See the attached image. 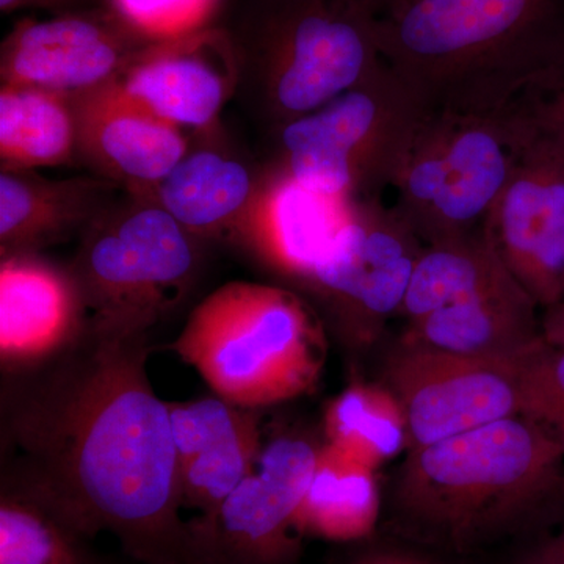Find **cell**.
I'll return each instance as SVG.
<instances>
[{
  "label": "cell",
  "instance_id": "22",
  "mask_svg": "<svg viewBox=\"0 0 564 564\" xmlns=\"http://www.w3.org/2000/svg\"><path fill=\"white\" fill-rule=\"evenodd\" d=\"M511 282L518 281L494 250L488 231L423 245L400 315L406 323L415 322Z\"/></svg>",
  "mask_w": 564,
  "mask_h": 564
},
{
  "label": "cell",
  "instance_id": "18",
  "mask_svg": "<svg viewBox=\"0 0 564 564\" xmlns=\"http://www.w3.org/2000/svg\"><path fill=\"white\" fill-rule=\"evenodd\" d=\"M196 135L195 144L150 198L202 242L236 243L261 195L265 163L234 150L220 121Z\"/></svg>",
  "mask_w": 564,
  "mask_h": 564
},
{
  "label": "cell",
  "instance_id": "9",
  "mask_svg": "<svg viewBox=\"0 0 564 564\" xmlns=\"http://www.w3.org/2000/svg\"><path fill=\"white\" fill-rule=\"evenodd\" d=\"M422 250V240L395 207L383 198L362 199L302 289L345 345L369 347L402 313Z\"/></svg>",
  "mask_w": 564,
  "mask_h": 564
},
{
  "label": "cell",
  "instance_id": "31",
  "mask_svg": "<svg viewBox=\"0 0 564 564\" xmlns=\"http://www.w3.org/2000/svg\"><path fill=\"white\" fill-rule=\"evenodd\" d=\"M541 334L545 344L564 348V299L545 310L541 318Z\"/></svg>",
  "mask_w": 564,
  "mask_h": 564
},
{
  "label": "cell",
  "instance_id": "4",
  "mask_svg": "<svg viewBox=\"0 0 564 564\" xmlns=\"http://www.w3.org/2000/svg\"><path fill=\"white\" fill-rule=\"evenodd\" d=\"M229 35L239 62L236 99L267 133L384 65L375 17L358 0H250Z\"/></svg>",
  "mask_w": 564,
  "mask_h": 564
},
{
  "label": "cell",
  "instance_id": "1",
  "mask_svg": "<svg viewBox=\"0 0 564 564\" xmlns=\"http://www.w3.org/2000/svg\"><path fill=\"white\" fill-rule=\"evenodd\" d=\"M148 358L150 333L88 322L57 358L3 377L2 477L141 564H199Z\"/></svg>",
  "mask_w": 564,
  "mask_h": 564
},
{
  "label": "cell",
  "instance_id": "14",
  "mask_svg": "<svg viewBox=\"0 0 564 564\" xmlns=\"http://www.w3.org/2000/svg\"><path fill=\"white\" fill-rule=\"evenodd\" d=\"M77 163L133 196H151L187 154L184 129L132 98L120 80L69 96Z\"/></svg>",
  "mask_w": 564,
  "mask_h": 564
},
{
  "label": "cell",
  "instance_id": "26",
  "mask_svg": "<svg viewBox=\"0 0 564 564\" xmlns=\"http://www.w3.org/2000/svg\"><path fill=\"white\" fill-rule=\"evenodd\" d=\"M326 443L377 470L410 447L406 419L391 389L355 383L325 411Z\"/></svg>",
  "mask_w": 564,
  "mask_h": 564
},
{
  "label": "cell",
  "instance_id": "10",
  "mask_svg": "<svg viewBox=\"0 0 564 564\" xmlns=\"http://www.w3.org/2000/svg\"><path fill=\"white\" fill-rule=\"evenodd\" d=\"M521 356L473 358L402 340L386 380L406 419L410 451L521 415Z\"/></svg>",
  "mask_w": 564,
  "mask_h": 564
},
{
  "label": "cell",
  "instance_id": "16",
  "mask_svg": "<svg viewBox=\"0 0 564 564\" xmlns=\"http://www.w3.org/2000/svg\"><path fill=\"white\" fill-rule=\"evenodd\" d=\"M120 84L137 101L181 129L212 128L239 88L231 35L206 28L154 41L124 70Z\"/></svg>",
  "mask_w": 564,
  "mask_h": 564
},
{
  "label": "cell",
  "instance_id": "15",
  "mask_svg": "<svg viewBox=\"0 0 564 564\" xmlns=\"http://www.w3.org/2000/svg\"><path fill=\"white\" fill-rule=\"evenodd\" d=\"M169 406L182 507L198 513L188 522L199 560V543L221 505L258 469L261 425L258 411L215 393Z\"/></svg>",
  "mask_w": 564,
  "mask_h": 564
},
{
  "label": "cell",
  "instance_id": "8",
  "mask_svg": "<svg viewBox=\"0 0 564 564\" xmlns=\"http://www.w3.org/2000/svg\"><path fill=\"white\" fill-rule=\"evenodd\" d=\"M519 144L521 128L507 111H432L393 185V207L423 245L486 232Z\"/></svg>",
  "mask_w": 564,
  "mask_h": 564
},
{
  "label": "cell",
  "instance_id": "11",
  "mask_svg": "<svg viewBox=\"0 0 564 564\" xmlns=\"http://www.w3.org/2000/svg\"><path fill=\"white\" fill-rule=\"evenodd\" d=\"M514 121L518 158L486 231L511 276L547 310L564 299V151Z\"/></svg>",
  "mask_w": 564,
  "mask_h": 564
},
{
  "label": "cell",
  "instance_id": "7",
  "mask_svg": "<svg viewBox=\"0 0 564 564\" xmlns=\"http://www.w3.org/2000/svg\"><path fill=\"white\" fill-rule=\"evenodd\" d=\"M204 245L150 196L124 193L69 263L88 322L151 333L195 284Z\"/></svg>",
  "mask_w": 564,
  "mask_h": 564
},
{
  "label": "cell",
  "instance_id": "24",
  "mask_svg": "<svg viewBox=\"0 0 564 564\" xmlns=\"http://www.w3.org/2000/svg\"><path fill=\"white\" fill-rule=\"evenodd\" d=\"M380 514L375 469L323 444L313 480L296 514V530L347 543L367 536Z\"/></svg>",
  "mask_w": 564,
  "mask_h": 564
},
{
  "label": "cell",
  "instance_id": "34",
  "mask_svg": "<svg viewBox=\"0 0 564 564\" xmlns=\"http://www.w3.org/2000/svg\"><path fill=\"white\" fill-rule=\"evenodd\" d=\"M359 3L370 11L375 18L380 17V14L386 13V11L395 9V7L402 6L404 2H410V0H358Z\"/></svg>",
  "mask_w": 564,
  "mask_h": 564
},
{
  "label": "cell",
  "instance_id": "27",
  "mask_svg": "<svg viewBox=\"0 0 564 564\" xmlns=\"http://www.w3.org/2000/svg\"><path fill=\"white\" fill-rule=\"evenodd\" d=\"M521 415L536 423L564 451V348L543 337L519 359Z\"/></svg>",
  "mask_w": 564,
  "mask_h": 564
},
{
  "label": "cell",
  "instance_id": "20",
  "mask_svg": "<svg viewBox=\"0 0 564 564\" xmlns=\"http://www.w3.org/2000/svg\"><path fill=\"white\" fill-rule=\"evenodd\" d=\"M122 195L95 174L51 180L35 170H0V258L80 237Z\"/></svg>",
  "mask_w": 564,
  "mask_h": 564
},
{
  "label": "cell",
  "instance_id": "23",
  "mask_svg": "<svg viewBox=\"0 0 564 564\" xmlns=\"http://www.w3.org/2000/svg\"><path fill=\"white\" fill-rule=\"evenodd\" d=\"M77 163V124L69 96L33 87L0 88V169Z\"/></svg>",
  "mask_w": 564,
  "mask_h": 564
},
{
  "label": "cell",
  "instance_id": "13",
  "mask_svg": "<svg viewBox=\"0 0 564 564\" xmlns=\"http://www.w3.org/2000/svg\"><path fill=\"white\" fill-rule=\"evenodd\" d=\"M154 41L113 9L25 18L0 46V82L79 95L120 80Z\"/></svg>",
  "mask_w": 564,
  "mask_h": 564
},
{
  "label": "cell",
  "instance_id": "32",
  "mask_svg": "<svg viewBox=\"0 0 564 564\" xmlns=\"http://www.w3.org/2000/svg\"><path fill=\"white\" fill-rule=\"evenodd\" d=\"M82 0H0L2 13H14L20 10H50L58 14L74 11Z\"/></svg>",
  "mask_w": 564,
  "mask_h": 564
},
{
  "label": "cell",
  "instance_id": "25",
  "mask_svg": "<svg viewBox=\"0 0 564 564\" xmlns=\"http://www.w3.org/2000/svg\"><path fill=\"white\" fill-rule=\"evenodd\" d=\"M87 540L31 489L2 477L0 564H99Z\"/></svg>",
  "mask_w": 564,
  "mask_h": 564
},
{
  "label": "cell",
  "instance_id": "28",
  "mask_svg": "<svg viewBox=\"0 0 564 564\" xmlns=\"http://www.w3.org/2000/svg\"><path fill=\"white\" fill-rule=\"evenodd\" d=\"M220 0H110V9L155 41L209 28Z\"/></svg>",
  "mask_w": 564,
  "mask_h": 564
},
{
  "label": "cell",
  "instance_id": "21",
  "mask_svg": "<svg viewBox=\"0 0 564 564\" xmlns=\"http://www.w3.org/2000/svg\"><path fill=\"white\" fill-rule=\"evenodd\" d=\"M538 307L511 282L408 323L402 340L473 358H519L543 337Z\"/></svg>",
  "mask_w": 564,
  "mask_h": 564
},
{
  "label": "cell",
  "instance_id": "6",
  "mask_svg": "<svg viewBox=\"0 0 564 564\" xmlns=\"http://www.w3.org/2000/svg\"><path fill=\"white\" fill-rule=\"evenodd\" d=\"M430 111L389 66L270 132L265 165L336 198H383Z\"/></svg>",
  "mask_w": 564,
  "mask_h": 564
},
{
  "label": "cell",
  "instance_id": "12",
  "mask_svg": "<svg viewBox=\"0 0 564 564\" xmlns=\"http://www.w3.org/2000/svg\"><path fill=\"white\" fill-rule=\"evenodd\" d=\"M322 445L282 434L263 445L258 469L221 505L199 543L202 564H295L296 514Z\"/></svg>",
  "mask_w": 564,
  "mask_h": 564
},
{
  "label": "cell",
  "instance_id": "30",
  "mask_svg": "<svg viewBox=\"0 0 564 564\" xmlns=\"http://www.w3.org/2000/svg\"><path fill=\"white\" fill-rule=\"evenodd\" d=\"M514 564H564V529L534 544Z\"/></svg>",
  "mask_w": 564,
  "mask_h": 564
},
{
  "label": "cell",
  "instance_id": "2",
  "mask_svg": "<svg viewBox=\"0 0 564 564\" xmlns=\"http://www.w3.org/2000/svg\"><path fill=\"white\" fill-rule=\"evenodd\" d=\"M375 22L430 113H499L564 52V0H410Z\"/></svg>",
  "mask_w": 564,
  "mask_h": 564
},
{
  "label": "cell",
  "instance_id": "17",
  "mask_svg": "<svg viewBox=\"0 0 564 564\" xmlns=\"http://www.w3.org/2000/svg\"><path fill=\"white\" fill-rule=\"evenodd\" d=\"M88 313L69 267L40 254L0 262V364L3 377L57 358L87 328Z\"/></svg>",
  "mask_w": 564,
  "mask_h": 564
},
{
  "label": "cell",
  "instance_id": "29",
  "mask_svg": "<svg viewBox=\"0 0 564 564\" xmlns=\"http://www.w3.org/2000/svg\"><path fill=\"white\" fill-rule=\"evenodd\" d=\"M502 111L564 151V52Z\"/></svg>",
  "mask_w": 564,
  "mask_h": 564
},
{
  "label": "cell",
  "instance_id": "3",
  "mask_svg": "<svg viewBox=\"0 0 564 564\" xmlns=\"http://www.w3.org/2000/svg\"><path fill=\"white\" fill-rule=\"evenodd\" d=\"M564 451L524 415L414 448L400 470L397 518L444 547H473L513 525L562 484Z\"/></svg>",
  "mask_w": 564,
  "mask_h": 564
},
{
  "label": "cell",
  "instance_id": "33",
  "mask_svg": "<svg viewBox=\"0 0 564 564\" xmlns=\"http://www.w3.org/2000/svg\"><path fill=\"white\" fill-rule=\"evenodd\" d=\"M350 564H437L432 560L423 558L411 552L404 551H383V549H377V551H369L366 554L356 556Z\"/></svg>",
  "mask_w": 564,
  "mask_h": 564
},
{
  "label": "cell",
  "instance_id": "19",
  "mask_svg": "<svg viewBox=\"0 0 564 564\" xmlns=\"http://www.w3.org/2000/svg\"><path fill=\"white\" fill-rule=\"evenodd\" d=\"M265 169L261 195L236 243L259 265L302 289L350 220L356 202L311 191Z\"/></svg>",
  "mask_w": 564,
  "mask_h": 564
},
{
  "label": "cell",
  "instance_id": "5",
  "mask_svg": "<svg viewBox=\"0 0 564 564\" xmlns=\"http://www.w3.org/2000/svg\"><path fill=\"white\" fill-rule=\"evenodd\" d=\"M170 350L196 370L212 393L258 411L317 388L326 339L299 293L231 281L192 311Z\"/></svg>",
  "mask_w": 564,
  "mask_h": 564
}]
</instances>
